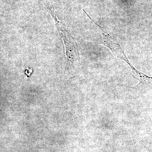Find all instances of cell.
<instances>
[{
    "label": "cell",
    "instance_id": "cell-1",
    "mask_svg": "<svg viewBox=\"0 0 152 152\" xmlns=\"http://www.w3.org/2000/svg\"><path fill=\"white\" fill-rule=\"evenodd\" d=\"M48 10L54 19L58 31L64 42V47L66 60V70L75 69L80 64V56L77 45L73 38L68 32L60 21L58 20L56 16L50 9L48 7Z\"/></svg>",
    "mask_w": 152,
    "mask_h": 152
}]
</instances>
